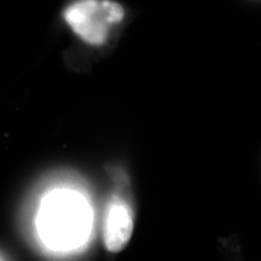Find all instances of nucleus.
<instances>
[{"label":"nucleus","mask_w":261,"mask_h":261,"mask_svg":"<svg viewBox=\"0 0 261 261\" xmlns=\"http://www.w3.org/2000/svg\"><path fill=\"white\" fill-rule=\"evenodd\" d=\"M92 215L85 196L71 187L47 189L28 215V228L38 246L54 254H69L87 242Z\"/></svg>","instance_id":"1"},{"label":"nucleus","mask_w":261,"mask_h":261,"mask_svg":"<svg viewBox=\"0 0 261 261\" xmlns=\"http://www.w3.org/2000/svg\"><path fill=\"white\" fill-rule=\"evenodd\" d=\"M123 18V7L111 0H77L64 11L67 24L84 42L93 46L103 45L111 25Z\"/></svg>","instance_id":"2"},{"label":"nucleus","mask_w":261,"mask_h":261,"mask_svg":"<svg viewBox=\"0 0 261 261\" xmlns=\"http://www.w3.org/2000/svg\"><path fill=\"white\" fill-rule=\"evenodd\" d=\"M134 231V214L130 206L120 198L112 202L103 228V241L111 252L122 251L130 241Z\"/></svg>","instance_id":"3"},{"label":"nucleus","mask_w":261,"mask_h":261,"mask_svg":"<svg viewBox=\"0 0 261 261\" xmlns=\"http://www.w3.org/2000/svg\"><path fill=\"white\" fill-rule=\"evenodd\" d=\"M1 258H2V255H1V254H0V259H1Z\"/></svg>","instance_id":"4"}]
</instances>
